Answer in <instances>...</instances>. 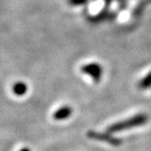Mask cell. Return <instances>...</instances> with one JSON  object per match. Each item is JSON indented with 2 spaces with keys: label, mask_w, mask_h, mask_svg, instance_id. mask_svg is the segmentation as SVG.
<instances>
[{
  "label": "cell",
  "mask_w": 151,
  "mask_h": 151,
  "mask_svg": "<svg viewBox=\"0 0 151 151\" xmlns=\"http://www.w3.org/2000/svg\"><path fill=\"white\" fill-rule=\"evenodd\" d=\"M22 151H29V150H27V149H24V150H22Z\"/></svg>",
  "instance_id": "3957f363"
},
{
  "label": "cell",
  "mask_w": 151,
  "mask_h": 151,
  "mask_svg": "<svg viewBox=\"0 0 151 151\" xmlns=\"http://www.w3.org/2000/svg\"><path fill=\"white\" fill-rule=\"evenodd\" d=\"M84 70L87 71L89 74H91L92 77H94V78H99L100 72H101L100 68L98 66V65H88V66H87L85 68Z\"/></svg>",
  "instance_id": "6da1fadb"
},
{
  "label": "cell",
  "mask_w": 151,
  "mask_h": 151,
  "mask_svg": "<svg viewBox=\"0 0 151 151\" xmlns=\"http://www.w3.org/2000/svg\"><path fill=\"white\" fill-rule=\"evenodd\" d=\"M70 113H71V110L68 109H61V110H59L58 112V114H57V117L58 118H65V117H67V116H68L69 115H70Z\"/></svg>",
  "instance_id": "7a4b0ae2"
}]
</instances>
